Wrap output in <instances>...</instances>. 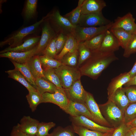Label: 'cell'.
I'll list each match as a JSON object with an SVG mask.
<instances>
[{"mask_svg": "<svg viewBox=\"0 0 136 136\" xmlns=\"http://www.w3.org/2000/svg\"><path fill=\"white\" fill-rule=\"evenodd\" d=\"M98 105L103 116L112 127L116 128L125 122L124 114L111 99Z\"/></svg>", "mask_w": 136, "mask_h": 136, "instance_id": "3", "label": "cell"}, {"mask_svg": "<svg viewBox=\"0 0 136 136\" xmlns=\"http://www.w3.org/2000/svg\"><path fill=\"white\" fill-rule=\"evenodd\" d=\"M55 124L52 122H39L38 125L37 136H48L49 131L51 128L54 127Z\"/></svg>", "mask_w": 136, "mask_h": 136, "instance_id": "39", "label": "cell"}, {"mask_svg": "<svg viewBox=\"0 0 136 136\" xmlns=\"http://www.w3.org/2000/svg\"><path fill=\"white\" fill-rule=\"evenodd\" d=\"M11 61L15 68L18 70L27 81L35 88L36 79L33 76L26 63L20 64L13 61Z\"/></svg>", "mask_w": 136, "mask_h": 136, "instance_id": "28", "label": "cell"}, {"mask_svg": "<svg viewBox=\"0 0 136 136\" xmlns=\"http://www.w3.org/2000/svg\"><path fill=\"white\" fill-rule=\"evenodd\" d=\"M71 120L73 124L82 126L91 130L102 133L112 132L115 129L114 128L100 125L83 116H71Z\"/></svg>", "mask_w": 136, "mask_h": 136, "instance_id": "9", "label": "cell"}, {"mask_svg": "<svg viewBox=\"0 0 136 136\" xmlns=\"http://www.w3.org/2000/svg\"><path fill=\"white\" fill-rule=\"evenodd\" d=\"M123 88L130 103H136V87L131 86L125 87Z\"/></svg>", "mask_w": 136, "mask_h": 136, "instance_id": "43", "label": "cell"}, {"mask_svg": "<svg viewBox=\"0 0 136 136\" xmlns=\"http://www.w3.org/2000/svg\"><path fill=\"white\" fill-rule=\"evenodd\" d=\"M126 124L128 127L130 128L136 127V118Z\"/></svg>", "mask_w": 136, "mask_h": 136, "instance_id": "48", "label": "cell"}, {"mask_svg": "<svg viewBox=\"0 0 136 136\" xmlns=\"http://www.w3.org/2000/svg\"><path fill=\"white\" fill-rule=\"evenodd\" d=\"M10 136H31L25 133L20 130L16 125L14 126L10 133Z\"/></svg>", "mask_w": 136, "mask_h": 136, "instance_id": "45", "label": "cell"}, {"mask_svg": "<svg viewBox=\"0 0 136 136\" xmlns=\"http://www.w3.org/2000/svg\"><path fill=\"white\" fill-rule=\"evenodd\" d=\"M132 14L128 12L122 16L118 17L113 22L110 28H119L132 34L136 32V23Z\"/></svg>", "mask_w": 136, "mask_h": 136, "instance_id": "13", "label": "cell"}, {"mask_svg": "<svg viewBox=\"0 0 136 136\" xmlns=\"http://www.w3.org/2000/svg\"><path fill=\"white\" fill-rule=\"evenodd\" d=\"M136 53V32L133 34L132 38L124 49L123 56L128 57L132 54Z\"/></svg>", "mask_w": 136, "mask_h": 136, "instance_id": "41", "label": "cell"}, {"mask_svg": "<svg viewBox=\"0 0 136 136\" xmlns=\"http://www.w3.org/2000/svg\"><path fill=\"white\" fill-rule=\"evenodd\" d=\"M128 72L131 78L136 75V61L132 69Z\"/></svg>", "mask_w": 136, "mask_h": 136, "instance_id": "47", "label": "cell"}, {"mask_svg": "<svg viewBox=\"0 0 136 136\" xmlns=\"http://www.w3.org/2000/svg\"><path fill=\"white\" fill-rule=\"evenodd\" d=\"M40 122L29 116H24L21 119L20 123L16 126L24 133L31 136L36 135Z\"/></svg>", "mask_w": 136, "mask_h": 136, "instance_id": "16", "label": "cell"}, {"mask_svg": "<svg viewBox=\"0 0 136 136\" xmlns=\"http://www.w3.org/2000/svg\"><path fill=\"white\" fill-rule=\"evenodd\" d=\"M79 42L74 38L73 35L68 36L65 44L61 52L56 56L55 59L60 60L67 53L77 50Z\"/></svg>", "mask_w": 136, "mask_h": 136, "instance_id": "26", "label": "cell"}, {"mask_svg": "<svg viewBox=\"0 0 136 136\" xmlns=\"http://www.w3.org/2000/svg\"><path fill=\"white\" fill-rule=\"evenodd\" d=\"M75 133L72 126H69L64 128L58 126L48 136H75Z\"/></svg>", "mask_w": 136, "mask_h": 136, "instance_id": "37", "label": "cell"}, {"mask_svg": "<svg viewBox=\"0 0 136 136\" xmlns=\"http://www.w3.org/2000/svg\"><path fill=\"white\" fill-rule=\"evenodd\" d=\"M113 21L108 25L98 27H83L76 26L73 35L78 42H84L110 29Z\"/></svg>", "mask_w": 136, "mask_h": 136, "instance_id": "6", "label": "cell"}, {"mask_svg": "<svg viewBox=\"0 0 136 136\" xmlns=\"http://www.w3.org/2000/svg\"><path fill=\"white\" fill-rule=\"evenodd\" d=\"M39 57L43 70L47 69H56L63 65L60 61L45 55H39Z\"/></svg>", "mask_w": 136, "mask_h": 136, "instance_id": "31", "label": "cell"}, {"mask_svg": "<svg viewBox=\"0 0 136 136\" xmlns=\"http://www.w3.org/2000/svg\"><path fill=\"white\" fill-rule=\"evenodd\" d=\"M118 59L114 52L92 51L90 56L79 68L82 76L96 79L113 62Z\"/></svg>", "mask_w": 136, "mask_h": 136, "instance_id": "1", "label": "cell"}, {"mask_svg": "<svg viewBox=\"0 0 136 136\" xmlns=\"http://www.w3.org/2000/svg\"><path fill=\"white\" fill-rule=\"evenodd\" d=\"M130 129L132 131L134 136H136V127H131Z\"/></svg>", "mask_w": 136, "mask_h": 136, "instance_id": "50", "label": "cell"}, {"mask_svg": "<svg viewBox=\"0 0 136 136\" xmlns=\"http://www.w3.org/2000/svg\"><path fill=\"white\" fill-rule=\"evenodd\" d=\"M130 128L124 122L118 127L115 128L112 136H125L127 130Z\"/></svg>", "mask_w": 136, "mask_h": 136, "instance_id": "44", "label": "cell"}, {"mask_svg": "<svg viewBox=\"0 0 136 136\" xmlns=\"http://www.w3.org/2000/svg\"><path fill=\"white\" fill-rule=\"evenodd\" d=\"M113 132L108 133L105 136H112Z\"/></svg>", "mask_w": 136, "mask_h": 136, "instance_id": "53", "label": "cell"}, {"mask_svg": "<svg viewBox=\"0 0 136 136\" xmlns=\"http://www.w3.org/2000/svg\"><path fill=\"white\" fill-rule=\"evenodd\" d=\"M56 35L50 41L42 55H45L55 59L57 55L55 43Z\"/></svg>", "mask_w": 136, "mask_h": 136, "instance_id": "40", "label": "cell"}, {"mask_svg": "<svg viewBox=\"0 0 136 136\" xmlns=\"http://www.w3.org/2000/svg\"><path fill=\"white\" fill-rule=\"evenodd\" d=\"M26 63L35 79L40 78H43L46 79L39 55H35Z\"/></svg>", "mask_w": 136, "mask_h": 136, "instance_id": "22", "label": "cell"}, {"mask_svg": "<svg viewBox=\"0 0 136 136\" xmlns=\"http://www.w3.org/2000/svg\"><path fill=\"white\" fill-rule=\"evenodd\" d=\"M85 1V0H79L78 1L77 6H82Z\"/></svg>", "mask_w": 136, "mask_h": 136, "instance_id": "52", "label": "cell"}, {"mask_svg": "<svg viewBox=\"0 0 136 136\" xmlns=\"http://www.w3.org/2000/svg\"><path fill=\"white\" fill-rule=\"evenodd\" d=\"M72 124L74 132L79 136H105L108 133L93 131L82 126Z\"/></svg>", "mask_w": 136, "mask_h": 136, "instance_id": "33", "label": "cell"}, {"mask_svg": "<svg viewBox=\"0 0 136 136\" xmlns=\"http://www.w3.org/2000/svg\"><path fill=\"white\" fill-rule=\"evenodd\" d=\"M0 1V13H1L2 12V4L7 2V1L6 0H1Z\"/></svg>", "mask_w": 136, "mask_h": 136, "instance_id": "51", "label": "cell"}, {"mask_svg": "<svg viewBox=\"0 0 136 136\" xmlns=\"http://www.w3.org/2000/svg\"><path fill=\"white\" fill-rule=\"evenodd\" d=\"M109 99L112 100L124 114L126 108L130 103L123 87L117 89Z\"/></svg>", "mask_w": 136, "mask_h": 136, "instance_id": "21", "label": "cell"}, {"mask_svg": "<svg viewBox=\"0 0 136 136\" xmlns=\"http://www.w3.org/2000/svg\"><path fill=\"white\" fill-rule=\"evenodd\" d=\"M131 78L128 72L121 74L113 78L107 88L108 99L110 98L119 88L128 82Z\"/></svg>", "mask_w": 136, "mask_h": 136, "instance_id": "20", "label": "cell"}, {"mask_svg": "<svg viewBox=\"0 0 136 136\" xmlns=\"http://www.w3.org/2000/svg\"><path fill=\"white\" fill-rule=\"evenodd\" d=\"M124 122L127 124L136 118V103H130L124 113Z\"/></svg>", "mask_w": 136, "mask_h": 136, "instance_id": "38", "label": "cell"}, {"mask_svg": "<svg viewBox=\"0 0 136 136\" xmlns=\"http://www.w3.org/2000/svg\"><path fill=\"white\" fill-rule=\"evenodd\" d=\"M46 18L41 25V35L37 46L36 55H42L50 41L56 34Z\"/></svg>", "mask_w": 136, "mask_h": 136, "instance_id": "11", "label": "cell"}, {"mask_svg": "<svg viewBox=\"0 0 136 136\" xmlns=\"http://www.w3.org/2000/svg\"><path fill=\"white\" fill-rule=\"evenodd\" d=\"M37 46L27 52H8L0 53V56L1 57L7 58L11 61H13L19 63H27L32 57L36 55Z\"/></svg>", "mask_w": 136, "mask_h": 136, "instance_id": "17", "label": "cell"}, {"mask_svg": "<svg viewBox=\"0 0 136 136\" xmlns=\"http://www.w3.org/2000/svg\"><path fill=\"white\" fill-rule=\"evenodd\" d=\"M42 96V103L54 104L63 111L67 107L69 100L63 88H58L54 93L46 92L43 94Z\"/></svg>", "mask_w": 136, "mask_h": 136, "instance_id": "8", "label": "cell"}, {"mask_svg": "<svg viewBox=\"0 0 136 136\" xmlns=\"http://www.w3.org/2000/svg\"><path fill=\"white\" fill-rule=\"evenodd\" d=\"M35 88L41 95L46 92L54 93L57 87L54 84L43 78L36 79Z\"/></svg>", "mask_w": 136, "mask_h": 136, "instance_id": "24", "label": "cell"}, {"mask_svg": "<svg viewBox=\"0 0 136 136\" xmlns=\"http://www.w3.org/2000/svg\"><path fill=\"white\" fill-rule=\"evenodd\" d=\"M110 30L118 41L120 46L124 49L132 37L133 35L122 29L114 28Z\"/></svg>", "mask_w": 136, "mask_h": 136, "instance_id": "25", "label": "cell"}, {"mask_svg": "<svg viewBox=\"0 0 136 136\" xmlns=\"http://www.w3.org/2000/svg\"><path fill=\"white\" fill-rule=\"evenodd\" d=\"M125 136H134L132 131L130 129L127 130Z\"/></svg>", "mask_w": 136, "mask_h": 136, "instance_id": "49", "label": "cell"}, {"mask_svg": "<svg viewBox=\"0 0 136 136\" xmlns=\"http://www.w3.org/2000/svg\"><path fill=\"white\" fill-rule=\"evenodd\" d=\"M64 90L69 100L85 104L87 91L83 88L80 80L74 83L68 89Z\"/></svg>", "mask_w": 136, "mask_h": 136, "instance_id": "12", "label": "cell"}, {"mask_svg": "<svg viewBox=\"0 0 136 136\" xmlns=\"http://www.w3.org/2000/svg\"><path fill=\"white\" fill-rule=\"evenodd\" d=\"M112 22L106 18L101 12L81 14L77 25L83 27L101 26L109 24Z\"/></svg>", "mask_w": 136, "mask_h": 136, "instance_id": "7", "label": "cell"}, {"mask_svg": "<svg viewBox=\"0 0 136 136\" xmlns=\"http://www.w3.org/2000/svg\"><path fill=\"white\" fill-rule=\"evenodd\" d=\"M78 53L77 50L65 54L60 60L63 65L77 67Z\"/></svg>", "mask_w": 136, "mask_h": 136, "instance_id": "32", "label": "cell"}, {"mask_svg": "<svg viewBox=\"0 0 136 136\" xmlns=\"http://www.w3.org/2000/svg\"><path fill=\"white\" fill-rule=\"evenodd\" d=\"M68 36L62 33L57 34L55 43L57 55L61 52L63 48L67 41Z\"/></svg>", "mask_w": 136, "mask_h": 136, "instance_id": "42", "label": "cell"}, {"mask_svg": "<svg viewBox=\"0 0 136 136\" xmlns=\"http://www.w3.org/2000/svg\"><path fill=\"white\" fill-rule=\"evenodd\" d=\"M105 32L84 41V43L91 51L99 50L102 42Z\"/></svg>", "mask_w": 136, "mask_h": 136, "instance_id": "34", "label": "cell"}, {"mask_svg": "<svg viewBox=\"0 0 136 136\" xmlns=\"http://www.w3.org/2000/svg\"><path fill=\"white\" fill-rule=\"evenodd\" d=\"M46 17L47 15L31 25L21 27L13 31L1 41V47L8 45L9 46L8 47L12 48L21 45L28 36L35 34L39 29L41 28L42 24Z\"/></svg>", "mask_w": 136, "mask_h": 136, "instance_id": "2", "label": "cell"}, {"mask_svg": "<svg viewBox=\"0 0 136 136\" xmlns=\"http://www.w3.org/2000/svg\"><path fill=\"white\" fill-rule=\"evenodd\" d=\"M8 75V77L18 82L25 87L28 91H37L36 89L26 80L20 71L16 68L5 72Z\"/></svg>", "mask_w": 136, "mask_h": 136, "instance_id": "27", "label": "cell"}, {"mask_svg": "<svg viewBox=\"0 0 136 136\" xmlns=\"http://www.w3.org/2000/svg\"><path fill=\"white\" fill-rule=\"evenodd\" d=\"M41 36L34 35L27 37L23 42L21 45L14 48L8 47L0 52L3 53L8 52L12 51L17 52H24L30 50L38 44Z\"/></svg>", "mask_w": 136, "mask_h": 136, "instance_id": "14", "label": "cell"}, {"mask_svg": "<svg viewBox=\"0 0 136 136\" xmlns=\"http://www.w3.org/2000/svg\"><path fill=\"white\" fill-rule=\"evenodd\" d=\"M47 15V19L56 34L62 33L67 36L73 35L76 26L62 16L58 9H54Z\"/></svg>", "mask_w": 136, "mask_h": 136, "instance_id": "4", "label": "cell"}, {"mask_svg": "<svg viewBox=\"0 0 136 136\" xmlns=\"http://www.w3.org/2000/svg\"><path fill=\"white\" fill-rule=\"evenodd\" d=\"M120 46L117 39L110 29L106 30L99 50L104 52H113L118 50Z\"/></svg>", "mask_w": 136, "mask_h": 136, "instance_id": "18", "label": "cell"}, {"mask_svg": "<svg viewBox=\"0 0 136 136\" xmlns=\"http://www.w3.org/2000/svg\"><path fill=\"white\" fill-rule=\"evenodd\" d=\"M81 6H77L70 12L63 16L74 26H76L79 23L81 14Z\"/></svg>", "mask_w": 136, "mask_h": 136, "instance_id": "36", "label": "cell"}, {"mask_svg": "<svg viewBox=\"0 0 136 136\" xmlns=\"http://www.w3.org/2000/svg\"><path fill=\"white\" fill-rule=\"evenodd\" d=\"M46 79L55 85L57 88H63L58 77L56 73L55 69H47L43 70Z\"/></svg>", "mask_w": 136, "mask_h": 136, "instance_id": "35", "label": "cell"}, {"mask_svg": "<svg viewBox=\"0 0 136 136\" xmlns=\"http://www.w3.org/2000/svg\"><path fill=\"white\" fill-rule=\"evenodd\" d=\"M55 72L64 89L69 88L75 82L80 80L82 76L81 72L77 67L62 65L55 69Z\"/></svg>", "mask_w": 136, "mask_h": 136, "instance_id": "5", "label": "cell"}, {"mask_svg": "<svg viewBox=\"0 0 136 136\" xmlns=\"http://www.w3.org/2000/svg\"><path fill=\"white\" fill-rule=\"evenodd\" d=\"M85 105L93 116L95 122L102 126L112 127L102 115L98 104L95 101L92 94L87 92Z\"/></svg>", "mask_w": 136, "mask_h": 136, "instance_id": "10", "label": "cell"}, {"mask_svg": "<svg viewBox=\"0 0 136 136\" xmlns=\"http://www.w3.org/2000/svg\"><path fill=\"white\" fill-rule=\"evenodd\" d=\"M64 111L71 116H83L94 121L93 116L85 104L69 100L67 107Z\"/></svg>", "mask_w": 136, "mask_h": 136, "instance_id": "15", "label": "cell"}, {"mask_svg": "<svg viewBox=\"0 0 136 136\" xmlns=\"http://www.w3.org/2000/svg\"><path fill=\"white\" fill-rule=\"evenodd\" d=\"M38 2V0L25 1L22 15L25 20L29 21L34 18L37 15Z\"/></svg>", "mask_w": 136, "mask_h": 136, "instance_id": "23", "label": "cell"}, {"mask_svg": "<svg viewBox=\"0 0 136 136\" xmlns=\"http://www.w3.org/2000/svg\"><path fill=\"white\" fill-rule=\"evenodd\" d=\"M136 85V75L132 78L124 86L125 87Z\"/></svg>", "mask_w": 136, "mask_h": 136, "instance_id": "46", "label": "cell"}, {"mask_svg": "<svg viewBox=\"0 0 136 136\" xmlns=\"http://www.w3.org/2000/svg\"><path fill=\"white\" fill-rule=\"evenodd\" d=\"M37 91H28L26 97L31 111H35L38 106L42 103V96Z\"/></svg>", "mask_w": 136, "mask_h": 136, "instance_id": "29", "label": "cell"}, {"mask_svg": "<svg viewBox=\"0 0 136 136\" xmlns=\"http://www.w3.org/2000/svg\"><path fill=\"white\" fill-rule=\"evenodd\" d=\"M107 6L103 0H85L81 6V14H95L102 12Z\"/></svg>", "mask_w": 136, "mask_h": 136, "instance_id": "19", "label": "cell"}, {"mask_svg": "<svg viewBox=\"0 0 136 136\" xmlns=\"http://www.w3.org/2000/svg\"><path fill=\"white\" fill-rule=\"evenodd\" d=\"M77 50L78 53V68L90 56L92 51L84 44V42H79Z\"/></svg>", "mask_w": 136, "mask_h": 136, "instance_id": "30", "label": "cell"}]
</instances>
